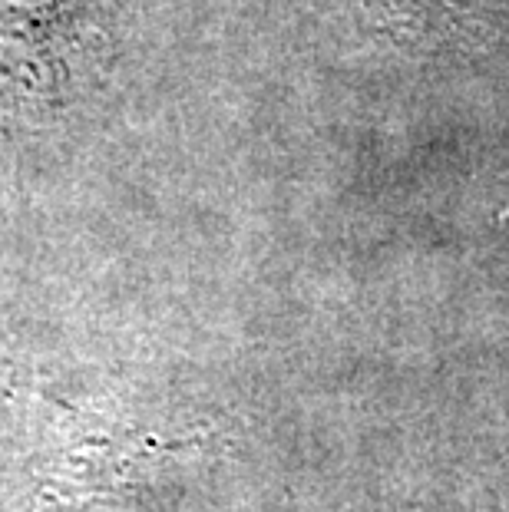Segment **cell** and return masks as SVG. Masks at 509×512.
<instances>
[{"instance_id":"cell-1","label":"cell","mask_w":509,"mask_h":512,"mask_svg":"<svg viewBox=\"0 0 509 512\" xmlns=\"http://www.w3.org/2000/svg\"><path fill=\"white\" fill-rule=\"evenodd\" d=\"M100 24L103 0H0V93L60 103Z\"/></svg>"},{"instance_id":"cell-2","label":"cell","mask_w":509,"mask_h":512,"mask_svg":"<svg viewBox=\"0 0 509 512\" xmlns=\"http://www.w3.org/2000/svg\"><path fill=\"white\" fill-rule=\"evenodd\" d=\"M384 27L414 47L509 43V0H371Z\"/></svg>"}]
</instances>
